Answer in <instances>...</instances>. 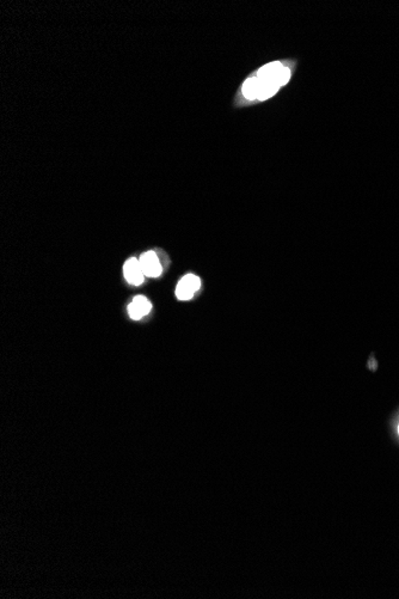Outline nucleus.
Here are the masks:
<instances>
[{
	"label": "nucleus",
	"mask_w": 399,
	"mask_h": 599,
	"mask_svg": "<svg viewBox=\"0 0 399 599\" xmlns=\"http://www.w3.org/2000/svg\"><path fill=\"white\" fill-rule=\"evenodd\" d=\"M280 89L277 84L266 79L258 78L253 74L248 79H245L240 89V93L245 101L263 102L275 96L276 93L280 91Z\"/></svg>",
	"instance_id": "f257e3e1"
},
{
	"label": "nucleus",
	"mask_w": 399,
	"mask_h": 599,
	"mask_svg": "<svg viewBox=\"0 0 399 599\" xmlns=\"http://www.w3.org/2000/svg\"><path fill=\"white\" fill-rule=\"evenodd\" d=\"M201 280L194 274H187L179 280L176 287V295L179 300H190L194 295L200 290Z\"/></svg>",
	"instance_id": "f03ea898"
},
{
	"label": "nucleus",
	"mask_w": 399,
	"mask_h": 599,
	"mask_svg": "<svg viewBox=\"0 0 399 599\" xmlns=\"http://www.w3.org/2000/svg\"><path fill=\"white\" fill-rule=\"evenodd\" d=\"M140 264L146 277L158 278L163 272L161 261L155 251H147L140 258Z\"/></svg>",
	"instance_id": "7ed1b4c3"
},
{
	"label": "nucleus",
	"mask_w": 399,
	"mask_h": 599,
	"mask_svg": "<svg viewBox=\"0 0 399 599\" xmlns=\"http://www.w3.org/2000/svg\"><path fill=\"white\" fill-rule=\"evenodd\" d=\"M124 274L126 280L132 285H141L144 282L145 274H144L140 261L135 258H129L128 261L124 263Z\"/></svg>",
	"instance_id": "20e7f679"
},
{
	"label": "nucleus",
	"mask_w": 399,
	"mask_h": 599,
	"mask_svg": "<svg viewBox=\"0 0 399 599\" xmlns=\"http://www.w3.org/2000/svg\"><path fill=\"white\" fill-rule=\"evenodd\" d=\"M152 305L146 297L144 295H138L134 298L133 302L129 304L128 313L129 316L133 319H140L144 316H146L151 311Z\"/></svg>",
	"instance_id": "39448f33"
},
{
	"label": "nucleus",
	"mask_w": 399,
	"mask_h": 599,
	"mask_svg": "<svg viewBox=\"0 0 399 599\" xmlns=\"http://www.w3.org/2000/svg\"><path fill=\"white\" fill-rule=\"evenodd\" d=\"M398 433H399V427H398Z\"/></svg>",
	"instance_id": "423d86ee"
}]
</instances>
